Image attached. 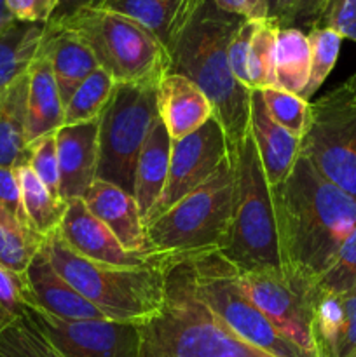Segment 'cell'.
<instances>
[{
  "instance_id": "6da1fadb",
  "label": "cell",
  "mask_w": 356,
  "mask_h": 357,
  "mask_svg": "<svg viewBox=\"0 0 356 357\" xmlns=\"http://www.w3.org/2000/svg\"><path fill=\"white\" fill-rule=\"evenodd\" d=\"M271 194L283 268L318 284L356 230V199L330 183L302 153Z\"/></svg>"
},
{
  "instance_id": "7a4b0ae2",
  "label": "cell",
  "mask_w": 356,
  "mask_h": 357,
  "mask_svg": "<svg viewBox=\"0 0 356 357\" xmlns=\"http://www.w3.org/2000/svg\"><path fill=\"white\" fill-rule=\"evenodd\" d=\"M241 23L243 17L205 0L170 52V72L191 79L212 101L213 117L225 131L232 160L250 131V89L234 77L227 52Z\"/></svg>"
},
{
  "instance_id": "3957f363",
  "label": "cell",
  "mask_w": 356,
  "mask_h": 357,
  "mask_svg": "<svg viewBox=\"0 0 356 357\" xmlns=\"http://www.w3.org/2000/svg\"><path fill=\"white\" fill-rule=\"evenodd\" d=\"M42 253L52 267L108 321L121 324L149 323L166 300L168 274L180 264L114 265L75 253L58 230L44 237Z\"/></svg>"
},
{
  "instance_id": "277c9868",
  "label": "cell",
  "mask_w": 356,
  "mask_h": 357,
  "mask_svg": "<svg viewBox=\"0 0 356 357\" xmlns=\"http://www.w3.org/2000/svg\"><path fill=\"white\" fill-rule=\"evenodd\" d=\"M136 328L140 357H274L234 333L199 298L188 260L168 274L161 312Z\"/></svg>"
},
{
  "instance_id": "5b68a950",
  "label": "cell",
  "mask_w": 356,
  "mask_h": 357,
  "mask_svg": "<svg viewBox=\"0 0 356 357\" xmlns=\"http://www.w3.org/2000/svg\"><path fill=\"white\" fill-rule=\"evenodd\" d=\"M89 47L101 70L117 84L159 86L171 70L164 45L147 28L103 7H84L59 23Z\"/></svg>"
},
{
  "instance_id": "8992f818",
  "label": "cell",
  "mask_w": 356,
  "mask_h": 357,
  "mask_svg": "<svg viewBox=\"0 0 356 357\" xmlns=\"http://www.w3.org/2000/svg\"><path fill=\"white\" fill-rule=\"evenodd\" d=\"M232 167V220L218 253L237 272L281 268L271 185L250 131L234 157Z\"/></svg>"
},
{
  "instance_id": "52a82bcc",
  "label": "cell",
  "mask_w": 356,
  "mask_h": 357,
  "mask_svg": "<svg viewBox=\"0 0 356 357\" xmlns=\"http://www.w3.org/2000/svg\"><path fill=\"white\" fill-rule=\"evenodd\" d=\"M232 197L234 167L227 160L206 183L145 227L147 243L152 250L187 257L218 251L230 229Z\"/></svg>"
},
{
  "instance_id": "ba28073f",
  "label": "cell",
  "mask_w": 356,
  "mask_h": 357,
  "mask_svg": "<svg viewBox=\"0 0 356 357\" xmlns=\"http://www.w3.org/2000/svg\"><path fill=\"white\" fill-rule=\"evenodd\" d=\"M199 298L234 331L274 357H311L283 337L239 286V272L218 251L188 258Z\"/></svg>"
},
{
  "instance_id": "9c48e42d",
  "label": "cell",
  "mask_w": 356,
  "mask_h": 357,
  "mask_svg": "<svg viewBox=\"0 0 356 357\" xmlns=\"http://www.w3.org/2000/svg\"><path fill=\"white\" fill-rule=\"evenodd\" d=\"M157 117V86L117 84L98 124L96 180L133 195L136 160Z\"/></svg>"
},
{
  "instance_id": "30bf717a",
  "label": "cell",
  "mask_w": 356,
  "mask_h": 357,
  "mask_svg": "<svg viewBox=\"0 0 356 357\" xmlns=\"http://www.w3.org/2000/svg\"><path fill=\"white\" fill-rule=\"evenodd\" d=\"M300 153L356 199V75L309 105Z\"/></svg>"
},
{
  "instance_id": "8fae6325",
  "label": "cell",
  "mask_w": 356,
  "mask_h": 357,
  "mask_svg": "<svg viewBox=\"0 0 356 357\" xmlns=\"http://www.w3.org/2000/svg\"><path fill=\"white\" fill-rule=\"evenodd\" d=\"M239 286L283 337L316 357L313 314L320 289L313 279L283 267L264 268L239 272Z\"/></svg>"
},
{
  "instance_id": "7c38bea8",
  "label": "cell",
  "mask_w": 356,
  "mask_h": 357,
  "mask_svg": "<svg viewBox=\"0 0 356 357\" xmlns=\"http://www.w3.org/2000/svg\"><path fill=\"white\" fill-rule=\"evenodd\" d=\"M230 159L229 143L218 119L212 117L202 128L185 138L171 142L170 173L163 195L150 213L147 225L209 180ZM145 225V227H147Z\"/></svg>"
},
{
  "instance_id": "4fadbf2b",
  "label": "cell",
  "mask_w": 356,
  "mask_h": 357,
  "mask_svg": "<svg viewBox=\"0 0 356 357\" xmlns=\"http://www.w3.org/2000/svg\"><path fill=\"white\" fill-rule=\"evenodd\" d=\"M58 234L75 253L103 264L138 267V265L181 264L192 258L187 255L156 250L128 251L108 230V227L86 208L82 199L68 201Z\"/></svg>"
},
{
  "instance_id": "5bb4252c",
  "label": "cell",
  "mask_w": 356,
  "mask_h": 357,
  "mask_svg": "<svg viewBox=\"0 0 356 357\" xmlns=\"http://www.w3.org/2000/svg\"><path fill=\"white\" fill-rule=\"evenodd\" d=\"M98 124L100 119L56 131L59 166V199L65 202L82 199L96 180Z\"/></svg>"
},
{
  "instance_id": "9a60e30c",
  "label": "cell",
  "mask_w": 356,
  "mask_h": 357,
  "mask_svg": "<svg viewBox=\"0 0 356 357\" xmlns=\"http://www.w3.org/2000/svg\"><path fill=\"white\" fill-rule=\"evenodd\" d=\"M24 278L31 293V305L44 312L65 321H108L52 267L42 250L30 261Z\"/></svg>"
},
{
  "instance_id": "2e32d148",
  "label": "cell",
  "mask_w": 356,
  "mask_h": 357,
  "mask_svg": "<svg viewBox=\"0 0 356 357\" xmlns=\"http://www.w3.org/2000/svg\"><path fill=\"white\" fill-rule=\"evenodd\" d=\"M157 114L173 142L198 131L213 117L212 101L201 87L170 72L157 86Z\"/></svg>"
},
{
  "instance_id": "e0dca14e",
  "label": "cell",
  "mask_w": 356,
  "mask_h": 357,
  "mask_svg": "<svg viewBox=\"0 0 356 357\" xmlns=\"http://www.w3.org/2000/svg\"><path fill=\"white\" fill-rule=\"evenodd\" d=\"M82 201L86 208L108 227L126 250H152L147 243L145 225L138 204L124 188L103 180H94L84 194Z\"/></svg>"
},
{
  "instance_id": "ac0fdd59",
  "label": "cell",
  "mask_w": 356,
  "mask_h": 357,
  "mask_svg": "<svg viewBox=\"0 0 356 357\" xmlns=\"http://www.w3.org/2000/svg\"><path fill=\"white\" fill-rule=\"evenodd\" d=\"M250 135L269 185L281 183L299 159L300 139L271 117L260 91H250Z\"/></svg>"
},
{
  "instance_id": "d6986e66",
  "label": "cell",
  "mask_w": 356,
  "mask_h": 357,
  "mask_svg": "<svg viewBox=\"0 0 356 357\" xmlns=\"http://www.w3.org/2000/svg\"><path fill=\"white\" fill-rule=\"evenodd\" d=\"M205 0H100L96 7L131 17L150 31L170 54Z\"/></svg>"
},
{
  "instance_id": "ffe728a7",
  "label": "cell",
  "mask_w": 356,
  "mask_h": 357,
  "mask_svg": "<svg viewBox=\"0 0 356 357\" xmlns=\"http://www.w3.org/2000/svg\"><path fill=\"white\" fill-rule=\"evenodd\" d=\"M65 107L52 73L51 59L40 42L37 54L28 68L27 100V142L56 132L63 126Z\"/></svg>"
},
{
  "instance_id": "44dd1931",
  "label": "cell",
  "mask_w": 356,
  "mask_h": 357,
  "mask_svg": "<svg viewBox=\"0 0 356 357\" xmlns=\"http://www.w3.org/2000/svg\"><path fill=\"white\" fill-rule=\"evenodd\" d=\"M42 44L51 59L52 73H54L59 96H61L63 107H65L72 98L73 91L91 73L96 72L100 65L89 47L73 31L66 30V28L47 23Z\"/></svg>"
},
{
  "instance_id": "7402d4cb",
  "label": "cell",
  "mask_w": 356,
  "mask_h": 357,
  "mask_svg": "<svg viewBox=\"0 0 356 357\" xmlns=\"http://www.w3.org/2000/svg\"><path fill=\"white\" fill-rule=\"evenodd\" d=\"M171 142L173 139L168 135L163 121L157 117L140 150L135 169L133 197L138 204L143 225H147L150 213L154 211L166 187L168 173H170Z\"/></svg>"
},
{
  "instance_id": "603a6c76",
  "label": "cell",
  "mask_w": 356,
  "mask_h": 357,
  "mask_svg": "<svg viewBox=\"0 0 356 357\" xmlns=\"http://www.w3.org/2000/svg\"><path fill=\"white\" fill-rule=\"evenodd\" d=\"M0 356L84 357L68 338L49 326L35 310L28 307L16 323L0 333Z\"/></svg>"
},
{
  "instance_id": "cb8c5ba5",
  "label": "cell",
  "mask_w": 356,
  "mask_h": 357,
  "mask_svg": "<svg viewBox=\"0 0 356 357\" xmlns=\"http://www.w3.org/2000/svg\"><path fill=\"white\" fill-rule=\"evenodd\" d=\"M28 72L0 94V166L28 164L27 142Z\"/></svg>"
},
{
  "instance_id": "d4e9b609",
  "label": "cell",
  "mask_w": 356,
  "mask_h": 357,
  "mask_svg": "<svg viewBox=\"0 0 356 357\" xmlns=\"http://www.w3.org/2000/svg\"><path fill=\"white\" fill-rule=\"evenodd\" d=\"M311 47L302 28H279L274 45V87L300 94L309 82Z\"/></svg>"
},
{
  "instance_id": "484cf974",
  "label": "cell",
  "mask_w": 356,
  "mask_h": 357,
  "mask_svg": "<svg viewBox=\"0 0 356 357\" xmlns=\"http://www.w3.org/2000/svg\"><path fill=\"white\" fill-rule=\"evenodd\" d=\"M45 24L14 21L0 35V94L28 72L40 42Z\"/></svg>"
},
{
  "instance_id": "4316f807",
  "label": "cell",
  "mask_w": 356,
  "mask_h": 357,
  "mask_svg": "<svg viewBox=\"0 0 356 357\" xmlns=\"http://www.w3.org/2000/svg\"><path fill=\"white\" fill-rule=\"evenodd\" d=\"M14 171L20 181L21 201H23L28 225L42 237L56 232L65 218L68 202L54 197L28 164H23Z\"/></svg>"
},
{
  "instance_id": "83f0119b",
  "label": "cell",
  "mask_w": 356,
  "mask_h": 357,
  "mask_svg": "<svg viewBox=\"0 0 356 357\" xmlns=\"http://www.w3.org/2000/svg\"><path fill=\"white\" fill-rule=\"evenodd\" d=\"M117 82L105 70L98 68L91 73L75 91L68 103L65 105L63 126L84 124V122L100 119L105 107L110 101Z\"/></svg>"
},
{
  "instance_id": "f1b7e54d",
  "label": "cell",
  "mask_w": 356,
  "mask_h": 357,
  "mask_svg": "<svg viewBox=\"0 0 356 357\" xmlns=\"http://www.w3.org/2000/svg\"><path fill=\"white\" fill-rule=\"evenodd\" d=\"M42 243L44 237L0 208V264L3 267L24 274L30 261L40 251Z\"/></svg>"
},
{
  "instance_id": "f546056e",
  "label": "cell",
  "mask_w": 356,
  "mask_h": 357,
  "mask_svg": "<svg viewBox=\"0 0 356 357\" xmlns=\"http://www.w3.org/2000/svg\"><path fill=\"white\" fill-rule=\"evenodd\" d=\"M279 26L272 20L260 17L248 52V89L274 87V45Z\"/></svg>"
},
{
  "instance_id": "4dcf8cb0",
  "label": "cell",
  "mask_w": 356,
  "mask_h": 357,
  "mask_svg": "<svg viewBox=\"0 0 356 357\" xmlns=\"http://www.w3.org/2000/svg\"><path fill=\"white\" fill-rule=\"evenodd\" d=\"M307 38H309L311 47V75L309 82L299 96L309 101L311 96L323 86L327 77L334 70L344 38L332 28L323 26L311 28Z\"/></svg>"
},
{
  "instance_id": "1f68e13d",
  "label": "cell",
  "mask_w": 356,
  "mask_h": 357,
  "mask_svg": "<svg viewBox=\"0 0 356 357\" xmlns=\"http://www.w3.org/2000/svg\"><path fill=\"white\" fill-rule=\"evenodd\" d=\"M260 93L271 117L290 135L302 139L309 121V101L278 87H267Z\"/></svg>"
},
{
  "instance_id": "d6a6232c",
  "label": "cell",
  "mask_w": 356,
  "mask_h": 357,
  "mask_svg": "<svg viewBox=\"0 0 356 357\" xmlns=\"http://www.w3.org/2000/svg\"><path fill=\"white\" fill-rule=\"evenodd\" d=\"M31 305V293L24 274L0 264V333L23 316Z\"/></svg>"
},
{
  "instance_id": "836d02e7",
  "label": "cell",
  "mask_w": 356,
  "mask_h": 357,
  "mask_svg": "<svg viewBox=\"0 0 356 357\" xmlns=\"http://www.w3.org/2000/svg\"><path fill=\"white\" fill-rule=\"evenodd\" d=\"M356 288V230L339 250L334 264L318 279L320 291L342 293Z\"/></svg>"
},
{
  "instance_id": "e575fe53",
  "label": "cell",
  "mask_w": 356,
  "mask_h": 357,
  "mask_svg": "<svg viewBox=\"0 0 356 357\" xmlns=\"http://www.w3.org/2000/svg\"><path fill=\"white\" fill-rule=\"evenodd\" d=\"M28 166L54 197H59V166L56 132L45 135L28 145Z\"/></svg>"
},
{
  "instance_id": "d590c367",
  "label": "cell",
  "mask_w": 356,
  "mask_h": 357,
  "mask_svg": "<svg viewBox=\"0 0 356 357\" xmlns=\"http://www.w3.org/2000/svg\"><path fill=\"white\" fill-rule=\"evenodd\" d=\"M316 26L332 28L356 44V0H327Z\"/></svg>"
},
{
  "instance_id": "8d00e7d4",
  "label": "cell",
  "mask_w": 356,
  "mask_h": 357,
  "mask_svg": "<svg viewBox=\"0 0 356 357\" xmlns=\"http://www.w3.org/2000/svg\"><path fill=\"white\" fill-rule=\"evenodd\" d=\"M258 20H243L229 44V65L241 86L248 89V52Z\"/></svg>"
},
{
  "instance_id": "74e56055",
  "label": "cell",
  "mask_w": 356,
  "mask_h": 357,
  "mask_svg": "<svg viewBox=\"0 0 356 357\" xmlns=\"http://www.w3.org/2000/svg\"><path fill=\"white\" fill-rule=\"evenodd\" d=\"M56 0H6V7L14 21L47 24L54 16Z\"/></svg>"
},
{
  "instance_id": "f35d334b",
  "label": "cell",
  "mask_w": 356,
  "mask_h": 357,
  "mask_svg": "<svg viewBox=\"0 0 356 357\" xmlns=\"http://www.w3.org/2000/svg\"><path fill=\"white\" fill-rule=\"evenodd\" d=\"M342 305H344V326H342L335 357H351L356 352V288L342 293Z\"/></svg>"
},
{
  "instance_id": "ab89813d",
  "label": "cell",
  "mask_w": 356,
  "mask_h": 357,
  "mask_svg": "<svg viewBox=\"0 0 356 357\" xmlns=\"http://www.w3.org/2000/svg\"><path fill=\"white\" fill-rule=\"evenodd\" d=\"M223 13L234 14L243 20L265 17V0H213Z\"/></svg>"
},
{
  "instance_id": "60d3db41",
  "label": "cell",
  "mask_w": 356,
  "mask_h": 357,
  "mask_svg": "<svg viewBox=\"0 0 356 357\" xmlns=\"http://www.w3.org/2000/svg\"><path fill=\"white\" fill-rule=\"evenodd\" d=\"M300 0H265V17L278 23L279 28L292 26Z\"/></svg>"
},
{
  "instance_id": "b9f144b4",
  "label": "cell",
  "mask_w": 356,
  "mask_h": 357,
  "mask_svg": "<svg viewBox=\"0 0 356 357\" xmlns=\"http://www.w3.org/2000/svg\"><path fill=\"white\" fill-rule=\"evenodd\" d=\"M325 3H327V0H300L299 6H297L295 16H293L292 26H316L318 17L323 10Z\"/></svg>"
},
{
  "instance_id": "7bdbcfd3",
  "label": "cell",
  "mask_w": 356,
  "mask_h": 357,
  "mask_svg": "<svg viewBox=\"0 0 356 357\" xmlns=\"http://www.w3.org/2000/svg\"><path fill=\"white\" fill-rule=\"evenodd\" d=\"M56 2H58V6H56L54 16L49 23H59V21L66 20L84 7H96L100 0H56Z\"/></svg>"
},
{
  "instance_id": "ee69618b",
  "label": "cell",
  "mask_w": 356,
  "mask_h": 357,
  "mask_svg": "<svg viewBox=\"0 0 356 357\" xmlns=\"http://www.w3.org/2000/svg\"><path fill=\"white\" fill-rule=\"evenodd\" d=\"M13 23L14 20L9 14V10H7L6 0H0V35H2Z\"/></svg>"
},
{
  "instance_id": "f6af8a7d",
  "label": "cell",
  "mask_w": 356,
  "mask_h": 357,
  "mask_svg": "<svg viewBox=\"0 0 356 357\" xmlns=\"http://www.w3.org/2000/svg\"><path fill=\"white\" fill-rule=\"evenodd\" d=\"M351 357H356V352H355V354H353V356H351Z\"/></svg>"
},
{
  "instance_id": "bcb514c9",
  "label": "cell",
  "mask_w": 356,
  "mask_h": 357,
  "mask_svg": "<svg viewBox=\"0 0 356 357\" xmlns=\"http://www.w3.org/2000/svg\"><path fill=\"white\" fill-rule=\"evenodd\" d=\"M0 357H3V356H0Z\"/></svg>"
}]
</instances>
